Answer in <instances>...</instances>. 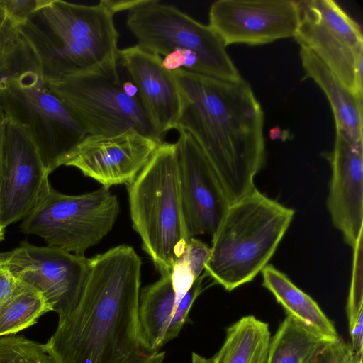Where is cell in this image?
I'll list each match as a JSON object with an SVG mask.
<instances>
[{
    "label": "cell",
    "mask_w": 363,
    "mask_h": 363,
    "mask_svg": "<svg viewBox=\"0 0 363 363\" xmlns=\"http://www.w3.org/2000/svg\"><path fill=\"white\" fill-rule=\"evenodd\" d=\"M126 25L137 45L159 55L169 71L183 69L227 80L242 78L222 40L208 26L157 0H138Z\"/></svg>",
    "instance_id": "cell-5"
},
{
    "label": "cell",
    "mask_w": 363,
    "mask_h": 363,
    "mask_svg": "<svg viewBox=\"0 0 363 363\" xmlns=\"http://www.w3.org/2000/svg\"><path fill=\"white\" fill-rule=\"evenodd\" d=\"M270 340L268 323L253 315L243 316L228 328L211 363H266Z\"/></svg>",
    "instance_id": "cell-22"
},
{
    "label": "cell",
    "mask_w": 363,
    "mask_h": 363,
    "mask_svg": "<svg viewBox=\"0 0 363 363\" xmlns=\"http://www.w3.org/2000/svg\"><path fill=\"white\" fill-rule=\"evenodd\" d=\"M5 115L0 104V167L1 161L2 143H3V128Z\"/></svg>",
    "instance_id": "cell-32"
},
{
    "label": "cell",
    "mask_w": 363,
    "mask_h": 363,
    "mask_svg": "<svg viewBox=\"0 0 363 363\" xmlns=\"http://www.w3.org/2000/svg\"><path fill=\"white\" fill-rule=\"evenodd\" d=\"M182 100L175 130L194 138L234 203L252 191L265 162L264 112L242 77L223 80L183 69L172 71Z\"/></svg>",
    "instance_id": "cell-2"
},
{
    "label": "cell",
    "mask_w": 363,
    "mask_h": 363,
    "mask_svg": "<svg viewBox=\"0 0 363 363\" xmlns=\"http://www.w3.org/2000/svg\"><path fill=\"white\" fill-rule=\"evenodd\" d=\"M46 0H0L9 18L20 26L32 20Z\"/></svg>",
    "instance_id": "cell-27"
},
{
    "label": "cell",
    "mask_w": 363,
    "mask_h": 363,
    "mask_svg": "<svg viewBox=\"0 0 363 363\" xmlns=\"http://www.w3.org/2000/svg\"><path fill=\"white\" fill-rule=\"evenodd\" d=\"M4 228L0 225V242L4 239Z\"/></svg>",
    "instance_id": "cell-34"
},
{
    "label": "cell",
    "mask_w": 363,
    "mask_h": 363,
    "mask_svg": "<svg viewBox=\"0 0 363 363\" xmlns=\"http://www.w3.org/2000/svg\"><path fill=\"white\" fill-rule=\"evenodd\" d=\"M208 19V26L225 47L264 45L294 36L299 4L294 0H218L211 4Z\"/></svg>",
    "instance_id": "cell-11"
},
{
    "label": "cell",
    "mask_w": 363,
    "mask_h": 363,
    "mask_svg": "<svg viewBox=\"0 0 363 363\" xmlns=\"http://www.w3.org/2000/svg\"><path fill=\"white\" fill-rule=\"evenodd\" d=\"M300 19L294 36L362 99L363 38L359 25L332 0L298 1Z\"/></svg>",
    "instance_id": "cell-9"
},
{
    "label": "cell",
    "mask_w": 363,
    "mask_h": 363,
    "mask_svg": "<svg viewBox=\"0 0 363 363\" xmlns=\"http://www.w3.org/2000/svg\"><path fill=\"white\" fill-rule=\"evenodd\" d=\"M0 104L5 116L27 130L48 175L64 165L88 135L77 116L45 85L33 65L0 76Z\"/></svg>",
    "instance_id": "cell-6"
},
{
    "label": "cell",
    "mask_w": 363,
    "mask_h": 363,
    "mask_svg": "<svg viewBox=\"0 0 363 363\" xmlns=\"http://www.w3.org/2000/svg\"><path fill=\"white\" fill-rule=\"evenodd\" d=\"M306 77L312 79L325 93L333 111L335 128L352 140L362 141V99L356 96L310 50L300 49Z\"/></svg>",
    "instance_id": "cell-19"
},
{
    "label": "cell",
    "mask_w": 363,
    "mask_h": 363,
    "mask_svg": "<svg viewBox=\"0 0 363 363\" xmlns=\"http://www.w3.org/2000/svg\"><path fill=\"white\" fill-rule=\"evenodd\" d=\"M327 208L333 225L353 248L363 227V142L348 138L336 128Z\"/></svg>",
    "instance_id": "cell-15"
},
{
    "label": "cell",
    "mask_w": 363,
    "mask_h": 363,
    "mask_svg": "<svg viewBox=\"0 0 363 363\" xmlns=\"http://www.w3.org/2000/svg\"><path fill=\"white\" fill-rule=\"evenodd\" d=\"M211 255V247L201 240L191 238L182 254L194 277L201 276Z\"/></svg>",
    "instance_id": "cell-29"
},
{
    "label": "cell",
    "mask_w": 363,
    "mask_h": 363,
    "mask_svg": "<svg viewBox=\"0 0 363 363\" xmlns=\"http://www.w3.org/2000/svg\"><path fill=\"white\" fill-rule=\"evenodd\" d=\"M332 341L287 315L271 337L266 363H312Z\"/></svg>",
    "instance_id": "cell-23"
},
{
    "label": "cell",
    "mask_w": 363,
    "mask_h": 363,
    "mask_svg": "<svg viewBox=\"0 0 363 363\" xmlns=\"http://www.w3.org/2000/svg\"><path fill=\"white\" fill-rule=\"evenodd\" d=\"M171 279L177 301L179 303L196 279L182 255L172 267Z\"/></svg>",
    "instance_id": "cell-30"
},
{
    "label": "cell",
    "mask_w": 363,
    "mask_h": 363,
    "mask_svg": "<svg viewBox=\"0 0 363 363\" xmlns=\"http://www.w3.org/2000/svg\"><path fill=\"white\" fill-rule=\"evenodd\" d=\"M18 30L33 67L45 82L96 71L118 56L119 35L58 44L33 20L18 26Z\"/></svg>",
    "instance_id": "cell-16"
},
{
    "label": "cell",
    "mask_w": 363,
    "mask_h": 363,
    "mask_svg": "<svg viewBox=\"0 0 363 363\" xmlns=\"http://www.w3.org/2000/svg\"><path fill=\"white\" fill-rule=\"evenodd\" d=\"M162 143L135 131L87 135L64 165L79 169L103 186L130 184Z\"/></svg>",
    "instance_id": "cell-14"
},
{
    "label": "cell",
    "mask_w": 363,
    "mask_h": 363,
    "mask_svg": "<svg viewBox=\"0 0 363 363\" xmlns=\"http://www.w3.org/2000/svg\"><path fill=\"white\" fill-rule=\"evenodd\" d=\"M127 189L143 249L161 276L171 274L191 238L182 211L176 143H160Z\"/></svg>",
    "instance_id": "cell-4"
},
{
    "label": "cell",
    "mask_w": 363,
    "mask_h": 363,
    "mask_svg": "<svg viewBox=\"0 0 363 363\" xmlns=\"http://www.w3.org/2000/svg\"><path fill=\"white\" fill-rule=\"evenodd\" d=\"M116 13L108 0L84 5L61 0H46L33 17L35 24L55 43L70 44L119 35L113 21Z\"/></svg>",
    "instance_id": "cell-18"
},
{
    "label": "cell",
    "mask_w": 363,
    "mask_h": 363,
    "mask_svg": "<svg viewBox=\"0 0 363 363\" xmlns=\"http://www.w3.org/2000/svg\"><path fill=\"white\" fill-rule=\"evenodd\" d=\"M142 262L121 245L91 258L77 303L60 312L43 345L54 363H162L165 353L145 342L139 318Z\"/></svg>",
    "instance_id": "cell-1"
},
{
    "label": "cell",
    "mask_w": 363,
    "mask_h": 363,
    "mask_svg": "<svg viewBox=\"0 0 363 363\" xmlns=\"http://www.w3.org/2000/svg\"><path fill=\"white\" fill-rule=\"evenodd\" d=\"M119 60L135 84L157 139L175 129L182 108L179 89L172 71L162 65V57L138 45L118 52Z\"/></svg>",
    "instance_id": "cell-17"
},
{
    "label": "cell",
    "mask_w": 363,
    "mask_h": 363,
    "mask_svg": "<svg viewBox=\"0 0 363 363\" xmlns=\"http://www.w3.org/2000/svg\"><path fill=\"white\" fill-rule=\"evenodd\" d=\"M18 280L5 268L0 266V304L11 294Z\"/></svg>",
    "instance_id": "cell-31"
},
{
    "label": "cell",
    "mask_w": 363,
    "mask_h": 363,
    "mask_svg": "<svg viewBox=\"0 0 363 363\" xmlns=\"http://www.w3.org/2000/svg\"><path fill=\"white\" fill-rule=\"evenodd\" d=\"M118 212V198L110 188L67 195L54 189L46 177L21 229L43 238L50 247L84 255L111 231Z\"/></svg>",
    "instance_id": "cell-8"
},
{
    "label": "cell",
    "mask_w": 363,
    "mask_h": 363,
    "mask_svg": "<svg viewBox=\"0 0 363 363\" xmlns=\"http://www.w3.org/2000/svg\"><path fill=\"white\" fill-rule=\"evenodd\" d=\"M357 357L350 344L340 337L328 343L312 363H354Z\"/></svg>",
    "instance_id": "cell-28"
},
{
    "label": "cell",
    "mask_w": 363,
    "mask_h": 363,
    "mask_svg": "<svg viewBox=\"0 0 363 363\" xmlns=\"http://www.w3.org/2000/svg\"><path fill=\"white\" fill-rule=\"evenodd\" d=\"M26 52L18 27L11 21L0 3V76L11 72L18 57Z\"/></svg>",
    "instance_id": "cell-26"
},
{
    "label": "cell",
    "mask_w": 363,
    "mask_h": 363,
    "mask_svg": "<svg viewBox=\"0 0 363 363\" xmlns=\"http://www.w3.org/2000/svg\"><path fill=\"white\" fill-rule=\"evenodd\" d=\"M354 363H362V357H357Z\"/></svg>",
    "instance_id": "cell-35"
},
{
    "label": "cell",
    "mask_w": 363,
    "mask_h": 363,
    "mask_svg": "<svg viewBox=\"0 0 363 363\" xmlns=\"http://www.w3.org/2000/svg\"><path fill=\"white\" fill-rule=\"evenodd\" d=\"M91 259L53 247L26 242L0 253V266L17 280L40 291L57 313L73 306L79 298L90 270Z\"/></svg>",
    "instance_id": "cell-10"
},
{
    "label": "cell",
    "mask_w": 363,
    "mask_h": 363,
    "mask_svg": "<svg viewBox=\"0 0 363 363\" xmlns=\"http://www.w3.org/2000/svg\"><path fill=\"white\" fill-rule=\"evenodd\" d=\"M52 311L43 294L21 281L0 304V337L13 335L33 324Z\"/></svg>",
    "instance_id": "cell-24"
},
{
    "label": "cell",
    "mask_w": 363,
    "mask_h": 363,
    "mask_svg": "<svg viewBox=\"0 0 363 363\" xmlns=\"http://www.w3.org/2000/svg\"><path fill=\"white\" fill-rule=\"evenodd\" d=\"M179 303L173 289L171 274L162 275L140 294L139 318L143 337L154 350H160L167 341Z\"/></svg>",
    "instance_id": "cell-21"
},
{
    "label": "cell",
    "mask_w": 363,
    "mask_h": 363,
    "mask_svg": "<svg viewBox=\"0 0 363 363\" xmlns=\"http://www.w3.org/2000/svg\"><path fill=\"white\" fill-rule=\"evenodd\" d=\"M294 214L256 187L230 203L212 236L206 274L228 291L251 281L268 264Z\"/></svg>",
    "instance_id": "cell-3"
},
{
    "label": "cell",
    "mask_w": 363,
    "mask_h": 363,
    "mask_svg": "<svg viewBox=\"0 0 363 363\" xmlns=\"http://www.w3.org/2000/svg\"><path fill=\"white\" fill-rule=\"evenodd\" d=\"M180 195L184 221L191 238L214 235L230 203L222 185L201 150L186 130H177Z\"/></svg>",
    "instance_id": "cell-12"
},
{
    "label": "cell",
    "mask_w": 363,
    "mask_h": 363,
    "mask_svg": "<svg viewBox=\"0 0 363 363\" xmlns=\"http://www.w3.org/2000/svg\"><path fill=\"white\" fill-rule=\"evenodd\" d=\"M45 84L72 109L88 135L135 131L160 142L118 56L96 71Z\"/></svg>",
    "instance_id": "cell-7"
},
{
    "label": "cell",
    "mask_w": 363,
    "mask_h": 363,
    "mask_svg": "<svg viewBox=\"0 0 363 363\" xmlns=\"http://www.w3.org/2000/svg\"><path fill=\"white\" fill-rule=\"evenodd\" d=\"M192 363H211V359L205 358L195 352H193Z\"/></svg>",
    "instance_id": "cell-33"
},
{
    "label": "cell",
    "mask_w": 363,
    "mask_h": 363,
    "mask_svg": "<svg viewBox=\"0 0 363 363\" xmlns=\"http://www.w3.org/2000/svg\"><path fill=\"white\" fill-rule=\"evenodd\" d=\"M48 177L28 132L5 116L0 167V225L23 219Z\"/></svg>",
    "instance_id": "cell-13"
},
{
    "label": "cell",
    "mask_w": 363,
    "mask_h": 363,
    "mask_svg": "<svg viewBox=\"0 0 363 363\" xmlns=\"http://www.w3.org/2000/svg\"><path fill=\"white\" fill-rule=\"evenodd\" d=\"M262 286L274 296L286 314L330 340L340 337L333 323L318 304L272 264L261 272Z\"/></svg>",
    "instance_id": "cell-20"
},
{
    "label": "cell",
    "mask_w": 363,
    "mask_h": 363,
    "mask_svg": "<svg viewBox=\"0 0 363 363\" xmlns=\"http://www.w3.org/2000/svg\"><path fill=\"white\" fill-rule=\"evenodd\" d=\"M0 363H54L43 345L14 335L0 337Z\"/></svg>",
    "instance_id": "cell-25"
}]
</instances>
